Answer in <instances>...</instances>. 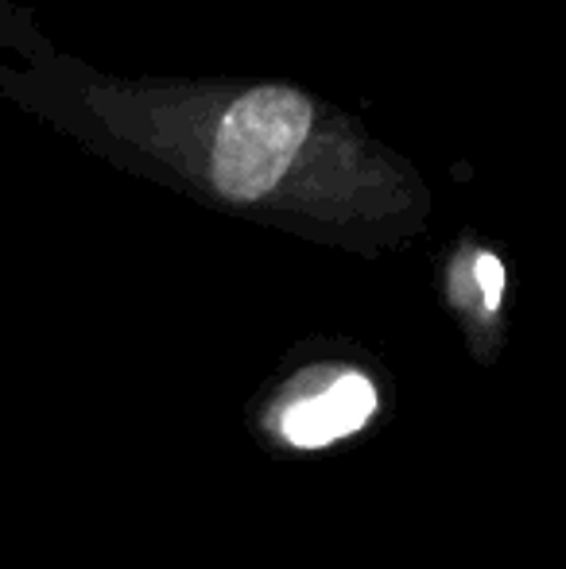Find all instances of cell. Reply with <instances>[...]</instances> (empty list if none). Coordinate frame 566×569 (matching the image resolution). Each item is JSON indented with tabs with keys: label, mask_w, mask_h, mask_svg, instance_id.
Masks as SVG:
<instances>
[{
	"label": "cell",
	"mask_w": 566,
	"mask_h": 569,
	"mask_svg": "<svg viewBox=\"0 0 566 569\" xmlns=\"http://www.w3.org/2000/svg\"><path fill=\"white\" fill-rule=\"evenodd\" d=\"M315 106L291 86H257L226 109L214 136L210 174L229 202H260L272 194L307 143Z\"/></svg>",
	"instance_id": "cell-1"
},
{
	"label": "cell",
	"mask_w": 566,
	"mask_h": 569,
	"mask_svg": "<svg viewBox=\"0 0 566 569\" xmlns=\"http://www.w3.org/2000/svg\"><path fill=\"white\" fill-rule=\"evenodd\" d=\"M377 411V388L361 372H334L330 383L307 396L291 399L284 411V438L299 450H322V446L349 438L365 427Z\"/></svg>",
	"instance_id": "cell-2"
},
{
	"label": "cell",
	"mask_w": 566,
	"mask_h": 569,
	"mask_svg": "<svg viewBox=\"0 0 566 569\" xmlns=\"http://www.w3.org/2000/svg\"><path fill=\"white\" fill-rule=\"evenodd\" d=\"M477 283H481L485 310H497L500 295H505V268H500L497 256H489V252L477 256Z\"/></svg>",
	"instance_id": "cell-3"
}]
</instances>
